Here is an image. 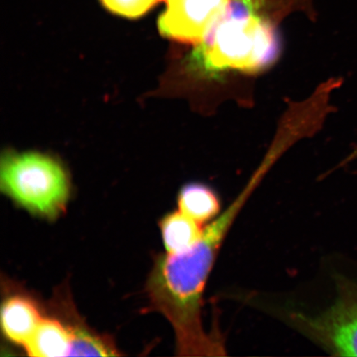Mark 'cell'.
Instances as JSON below:
<instances>
[{
  "mask_svg": "<svg viewBox=\"0 0 357 357\" xmlns=\"http://www.w3.org/2000/svg\"><path fill=\"white\" fill-rule=\"evenodd\" d=\"M167 253L176 255L188 251L198 242L204 226L180 211L169 213L160 222Z\"/></svg>",
  "mask_w": 357,
  "mask_h": 357,
  "instance_id": "cell-8",
  "label": "cell"
},
{
  "mask_svg": "<svg viewBox=\"0 0 357 357\" xmlns=\"http://www.w3.org/2000/svg\"><path fill=\"white\" fill-rule=\"evenodd\" d=\"M0 186L15 203L37 215L55 218L70 195L66 169L52 156L7 151L1 158Z\"/></svg>",
  "mask_w": 357,
  "mask_h": 357,
  "instance_id": "cell-3",
  "label": "cell"
},
{
  "mask_svg": "<svg viewBox=\"0 0 357 357\" xmlns=\"http://www.w3.org/2000/svg\"><path fill=\"white\" fill-rule=\"evenodd\" d=\"M43 319L37 305L29 298L15 296L3 303V332L16 344L24 347Z\"/></svg>",
  "mask_w": 357,
  "mask_h": 357,
  "instance_id": "cell-6",
  "label": "cell"
},
{
  "mask_svg": "<svg viewBox=\"0 0 357 357\" xmlns=\"http://www.w3.org/2000/svg\"><path fill=\"white\" fill-rule=\"evenodd\" d=\"M283 10L292 7H305L310 0H273Z\"/></svg>",
  "mask_w": 357,
  "mask_h": 357,
  "instance_id": "cell-12",
  "label": "cell"
},
{
  "mask_svg": "<svg viewBox=\"0 0 357 357\" xmlns=\"http://www.w3.org/2000/svg\"><path fill=\"white\" fill-rule=\"evenodd\" d=\"M73 332L60 321L43 319L24 348L30 356L53 357L69 356Z\"/></svg>",
  "mask_w": 357,
  "mask_h": 357,
  "instance_id": "cell-7",
  "label": "cell"
},
{
  "mask_svg": "<svg viewBox=\"0 0 357 357\" xmlns=\"http://www.w3.org/2000/svg\"><path fill=\"white\" fill-rule=\"evenodd\" d=\"M351 159L357 158V146L356 147V149L354 151V153H352V155H351Z\"/></svg>",
  "mask_w": 357,
  "mask_h": 357,
  "instance_id": "cell-13",
  "label": "cell"
},
{
  "mask_svg": "<svg viewBox=\"0 0 357 357\" xmlns=\"http://www.w3.org/2000/svg\"><path fill=\"white\" fill-rule=\"evenodd\" d=\"M166 10L159 17L158 29L165 37L199 45L225 11L229 0H163Z\"/></svg>",
  "mask_w": 357,
  "mask_h": 357,
  "instance_id": "cell-5",
  "label": "cell"
},
{
  "mask_svg": "<svg viewBox=\"0 0 357 357\" xmlns=\"http://www.w3.org/2000/svg\"><path fill=\"white\" fill-rule=\"evenodd\" d=\"M298 331L339 356H357V287L343 280L336 301L318 315L291 312L288 317Z\"/></svg>",
  "mask_w": 357,
  "mask_h": 357,
  "instance_id": "cell-4",
  "label": "cell"
},
{
  "mask_svg": "<svg viewBox=\"0 0 357 357\" xmlns=\"http://www.w3.org/2000/svg\"><path fill=\"white\" fill-rule=\"evenodd\" d=\"M102 6L115 15L137 19L163 0H100Z\"/></svg>",
  "mask_w": 357,
  "mask_h": 357,
  "instance_id": "cell-11",
  "label": "cell"
},
{
  "mask_svg": "<svg viewBox=\"0 0 357 357\" xmlns=\"http://www.w3.org/2000/svg\"><path fill=\"white\" fill-rule=\"evenodd\" d=\"M221 201L211 187L191 183L183 187L178 196V209L201 225H207L221 213Z\"/></svg>",
  "mask_w": 357,
  "mask_h": 357,
  "instance_id": "cell-9",
  "label": "cell"
},
{
  "mask_svg": "<svg viewBox=\"0 0 357 357\" xmlns=\"http://www.w3.org/2000/svg\"><path fill=\"white\" fill-rule=\"evenodd\" d=\"M280 10L273 0H229L211 33L198 45L195 60L208 73L265 69L278 56L271 13Z\"/></svg>",
  "mask_w": 357,
  "mask_h": 357,
  "instance_id": "cell-2",
  "label": "cell"
},
{
  "mask_svg": "<svg viewBox=\"0 0 357 357\" xmlns=\"http://www.w3.org/2000/svg\"><path fill=\"white\" fill-rule=\"evenodd\" d=\"M70 329L73 332V342L69 356H119L113 345L104 337L80 327H70Z\"/></svg>",
  "mask_w": 357,
  "mask_h": 357,
  "instance_id": "cell-10",
  "label": "cell"
},
{
  "mask_svg": "<svg viewBox=\"0 0 357 357\" xmlns=\"http://www.w3.org/2000/svg\"><path fill=\"white\" fill-rule=\"evenodd\" d=\"M252 185L205 225L202 236L188 251L160 254L155 259L146 283L149 306L172 324L178 355L202 356L216 344L215 332L208 331L203 323L204 292L223 242Z\"/></svg>",
  "mask_w": 357,
  "mask_h": 357,
  "instance_id": "cell-1",
  "label": "cell"
}]
</instances>
